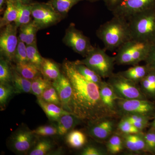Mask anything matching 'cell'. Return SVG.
<instances>
[{"mask_svg": "<svg viewBox=\"0 0 155 155\" xmlns=\"http://www.w3.org/2000/svg\"><path fill=\"white\" fill-rule=\"evenodd\" d=\"M63 72L71 84V112L81 119L91 122L106 117H114L101 99L100 87L87 80L77 71L74 62L64 61Z\"/></svg>", "mask_w": 155, "mask_h": 155, "instance_id": "obj_1", "label": "cell"}, {"mask_svg": "<svg viewBox=\"0 0 155 155\" xmlns=\"http://www.w3.org/2000/svg\"><path fill=\"white\" fill-rule=\"evenodd\" d=\"M97 36L102 41L105 50H117L125 42L132 38L127 19L114 16L101 25L96 31Z\"/></svg>", "mask_w": 155, "mask_h": 155, "instance_id": "obj_2", "label": "cell"}, {"mask_svg": "<svg viewBox=\"0 0 155 155\" xmlns=\"http://www.w3.org/2000/svg\"><path fill=\"white\" fill-rule=\"evenodd\" d=\"M153 42L132 38L116 51V64L119 65H137L146 59Z\"/></svg>", "mask_w": 155, "mask_h": 155, "instance_id": "obj_3", "label": "cell"}, {"mask_svg": "<svg viewBox=\"0 0 155 155\" xmlns=\"http://www.w3.org/2000/svg\"><path fill=\"white\" fill-rule=\"evenodd\" d=\"M127 20L132 38L155 41V9L135 14Z\"/></svg>", "mask_w": 155, "mask_h": 155, "instance_id": "obj_4", "label": "cell"}, {"mask_svg": "<svg viewBox=\"0 0 155 155\" xmlns=\"http://www.w3.org/2000/svg\"><path fill=\"white\" fill-rule=\"evenodd\" d=\"M84 58L76 61L94 70L102 78H109L114 74L115 57L108 55L105 50L94 47Z\"/></svg>", "mask_w": 155, "mask_h": 155, "instance_id": "obj_5", "label": "cell"}, {"mask_svg": "<svg viewBox=\"0 0 155 155\" xmlns=\"http://www.w3.org/2000/svg\"><path fill=\"white\" fill-rule=\"evenodd\" d=\"M32 20L39 30L56 25L64 19L48 3L34 2L31 4Z\"/></svg>", "mask_w": 155, "mask_h": 155, "instance_id": "obj_6", "label": "cell"}, {"mask_svg": "<svg viewBox=\"0 0 155 155\" xmlns=\"http://www.w3.org/2000/svg\"><path fill=\"white\" fill-rule=\"evenodd\" d=\"M107 83L114 89L119 98L125 99H147L137 84L123 77L119 73H114L108 78Z\"/></svg>", "mask_w": 155, "mask_h": 155, "instance_id": "obj_7", "label": "cell"}, {"mask_svg": "<svg viewBox=\"0 0 155 155\" xmlns=\"http://www.w3.org/2000/svg\"><path fill=\"white\" fill-rule=\"evenodd\" d=\"M63 41L67 46L83 57H86L94 48L90 39L78 29L74 23H71L66 29Z\"/></svg>", "mask_w": 155, "mask_h": 155, "instance_id": "obj_8", "label": "cell"}, {"mask_svg": "<svg viewBox=\"0 0 155 155\" xmlns=\"http://www.w3.org/2000/svg\"><path fill=\"white\" fill-rule=\"evenodd\" d=\"M155 9V0H122L111 11L114 16L127 19L135 14Z\"/></svg>", "mask_w": 155, "mask_h": 155, "instance_id": "obj_9", "label": "cell"}, {"mask_svg": "<svg viewBox=\"0 0 155 155\" xmlns=\"http://www.w3.org/2000/svg\"><path fill=\"white\" fill-rule=\"evenodd\" d=\"M2 28L0 34L1 57L11 62L14 61L15 52L19 42L17 35L18 28L14 22Z\"/></svg>", "mask_w": 155, "mask_h": 155, "instance_id": "obj_10", "label": "cell"}, {"mask_svg": "<svg viewBox=\"0 0 155 155\" xmlns=\"http://www.w3.org/2000/svg\"><path fill=\"white\" fill-rule=\"evenodd\" d=\"M118 114L124 116L129 114H140L150 116L155 110L154 104L147 99H125L117 100Z\"/></svg>", "mask_w": 155, "mask_h": 155, "instance_id": "obj_11", "label": "cell"}, {"mask_svg": "<svg viewBox=\"0 0 155 155\" xmlns=\"http://www.w3.org/2000/svg\"><path fill=\"white\" fill-rule=\"evenodd\" d=\"M112 118L106 117L92 122L89 130L90 135L98 141L107 140L115 130V122Z\"/></svg>", "mask_w": 155, "mask_h": 155, "instance_id": "obj_12", "label": "cell"}, {"mask_svg": "<svg viewBox=\"0 0 155 155\" xmlns=\"http://www.w3.org/2000/svg\"><path fill=\"white\" fill-rule=\"evenodd\" d=\"M52 85L55 88L61 102V107L64 110L71 112L72 88L71 84L64 73H61L58 79L54 81Z\"/></svg>", "mask_w": 155, "mask_h": 155, "instance_id": "obj_13", "label": "cell"}, {"mask_svg": "<svg viewBox=\"0 0 155 155\" xmlns=\"http://www.w3.org/2000/svg\"><path fill=\"white\" fill-rule=\"evenodd\" d=\"M99 87L100 96L104 106L114 117L118 116L117 100L119 98L114 89L107 81H103Z\"/></svg>", "mask_w": 155, "mask_h": 155, "instance_id": "obj_14", "label": "cell"}, {"mask_svg": "<svg viewBox=\"0 0 155 155\" xmlns=\"http://www.w3.org/2000/svg\"><path fill=\"white\" fill-rule=\"evenodd\" d=\"M32 131L21 130L17 132L12 139V146L18 153L26 152L30 149L33 141Z\"/></svg>", "mask_w": 155, "mask_h": 155, "instance_id": "obj_15", "label": "cell"}, {"mask_svg": "<svg viewBox=\"0 0 155 155\" xmlns=\"http://www.w3.org/2000/svg\"><path fill=\"white\" fill-rule=\"evenodd\" d=\"M122 136L125 147L130 151H147L144 134L142 132L134 134H122Z\"/></svg>", "mask_w": 155, "mask_h": 155, "instance_id": "obj_16", "label": "cell"}, {"mask_svg": "<svg viewBox=\"0 0 155 155\" xmlns=\"http://www.w3.org/2000/svg\"><path fill=\"white\" fill-rule=\"evenodd\" d=\"M148 65H134L125 71L119 73L128 80L138 84L151 70Z\"/></svg>", "mask_w": 155, "mask_h": 155, "instance_id": "obj_17", "label": "cell"}, {"mask_svg": "<svg viewBox=\"0 0 155 155\" xmlns=\"http://www.w3.org/2000/svg\"><path fill=\"white\" fill-rule=\"evenodd\" d=\"M37 102L48 118L51 120L58 121L61 116L66 114H72L64 110L62 107H59L58 105L46 102L41 98H38Z\"/></svg>", "mask_w": 155, "mask_h": 155, "instance_id": "obj_18", "label": "cell"}, {"mask_svg": "<svg viewBox=\"0 0 155 155\" xmlns=\"http://www.w3.org/2000/svg\"><path fill=\"white\" fill-rule=\"evenodd\" d=\"M40 71L44 77L53 81L58 79L61 74L58 64L53 60L47 58H43Z\"/></svg>", "mask_w": 155, "mask_h": 155, "instance_id": "obj_19", "label": "cell"}, {"mask_svg": "<svg viewBox=\"0 0 155 155\" xmlns=\"http://www.w3.org/2000/svg\"><path fill=\"white\" fill-rule=\"evenodd\" d=\"M19 40L25 43L26 45L37 44L36 34L39 29L31 22L19 27Z\"/></svg>", "mask_w": 155, "mask_h": 155, "instance_id": "obj_20", "label": "cell"}, {"mask_svg": "<svg viewBox=\"0 0 155 155\" xmlns=\"http://www.w3.org/2000/svg\"><path fill=\"white\" fill-rule=\"evenodd\" d=\"M14 69L22 77L32 81L41 74L40 69L29 62L16 63Z\"/></svg>", "mask_w": 155, "mask_h": 155, "instance_id": "obj_21", "label": "cell"}, {"mask_svg": "<svg viewBox=\"0 0 155 155\" xmlns=\"http://www.w3.org/2000/svg\"><path fill=\"white\" fill-rule=\"evenodd\" d=\"M12 82L16 93H27L31 91V81L22 77L14 68L12 70Z\"/></svg>", "mask_w": 155, "mask_h": 155, "instance_id": "obj_22", "label": "cell"}, {"mask_svg": "<svg viewBox=\"0 0 155 155\" xmlns=\"http://www.w3.org/2000/svg\"><path fill=\"white\" fill-rule=\"evenodd\" d=\"M80 119L77 116L72 114H66L61 116L58 121L57 128L58 134L60 135L67 134L77 124Z\"/></svg>", "mask_w": 155, "mask_h": 155, "instance_id": "obj_23", "label": "cell"}, {"mask_svg": "<svg viewBox=\"0 0 155 155\" xmlns=\"http://www.w3.org/2000/svg\"><path fill=\"white\" fill-rule=\"evenodd\" d=\"M6 6L3 17L0 20L1 28L15 22L18 17V9L15 2L11 0H7Z\"/></svg>", "mask_w": 155, "mask_h": 155, "instance_id": "obj_24", "label": "cell"}, {"mask_svg": "<svg viewBox=\"0 0 155 155\" xmlns=\"http://www.w3.org/2000/svg\"><path fill=\"white\" fill-rule=\"evenodd\" d=\"M18 11V17L14 22L18 28L22 25H26L31 22V4L25 5L15 2Z\"/></svg>", "mask_w": 155, "mask_h": 155, "instance_id": "obj_25", "label": "cell"}, {"mask_svg": "<svg viewBox=\"0 0 155 155\" xmlns=\"http://www.w3.org/2000/svg\"><path fill=\"white\" fill-rule=\"evenodd\" d=\"M140 84L142 91L146 96L155 97V70L151 69Z\"/></svg>", "mask_w": 155, "mask_h": 155, "instance_id": "obj_26", "label": "cell"}, {"mask_svg": "<svg viewBox=\"0 0 155 155\" xmlns=\"http://www.w3.org/2000/svg\"><path fill=\"white\" fill-rule=\"evenodd\" d=\"M82 1L84 0H49L48 2L58 13L65 17L73 6Z\"/></svg>", "mask_w": 155, "mask_h": 155, "instance_id": "obj_27", "label": "cell"}, {"mask_svg": "<svg viewBox=\"0 0 155 155\" xmlns=\"http://www.w3.org/2000/svg\"><path fill=\"white\" fill-rule=\"evenodd\" d=\"M74 64L77 71L87 80L97 84L99 86L102 83V78L94 70L76 61L74 62Z\"/></svg>", "mask_w": 155, "mask_h": 155, "instance_id": "obj_28", "label": "cell"}, {"mask_svg": "<svg viewBox=\"0 0 155 155\" xmlns=\"http://www.w3.org/2000/svg\"><path fill=\"white\" fill-rule=\"evenodd\" d=\"M86 140L85 134L80 130H72L67 137V143L73 148H80L83 147L86 143Z\"/></svg>", "mask_w": 155, "mask_h": 155, "instance_id": "obj_29", "label": "cell"}, {"mask_svg": "<svg viewBox=\"0 0 155 155\" xmlns=\"http://www.w3.org/2000/svg\"><path fill=\"white\" fill-rule=\"evenodd\" d=\"M125 147L122 136L118 134H113L107 142V150L108 153L112 154L121 153Z\"/></svg>", "mask_w": 155, "mask_h": 155, "instance_id": "obj_30", "label": "cell"}, {"mask_svg": "<svg viewBox=\"0 0 155 155\" xmlns=\"http://www.w3.org/2000/svg\"><path fill=\"white\" fill-rule=\"evenodd\" d=\"M50 81L42 77L41 76L36 78L31 81V93L37 97H40L46 89L51 85Z\"/></svg>", "mask_w": 155, "mask_h": 155, "instance_id": "obj_31", "label": "cell"}, {"mask_svg": "<svg viewBox=\"0 0 155 155\" xmlns=\"http://www.w3.org/2000/svg\"><path fill=\"white\" fill-rule=\"evenodd\" d=\"M129 120L140 131L146 128L149 125L150 116L140 114H129L123 116Z\"/></svg>", "mask_w": 155, "mask_h": 155, "instance_id": "obj_32", "label": "cell"}, {"mask_svg": "<svg viewBox=\"0 0 155 155\" xmlns=\"http://www.w3.org/2000/svg\"><path fill=\"white\" fill-rule=\"evenodd\" d=\"M27 46V58L28 61L35 65L40 70L43 58L39 52L37 44L26 45Z\"/></svg>", "mask_w": 155, "mask_h": 155, "instance_id": "obj_33", "label": "cell"}, {"mask_svg": "<svg viewBox=\"0 0 155 155\" xmlns=\"http://www.w3.org/2000/svg\"><path fill=\"white\" fill-rule=\"evenodd\" d=\"M9 61L1 57L0 60V82L9 83L12 81V69L9 66Z\"/></svg>", "mask_w": 155, "mask_h": 155, "instance_id": "obj_34", "label": "cell"}, {"mask_svg": "<svg viewBox=\"0 0 155 155\" xmlns=\"http://www.w3.org/2000/svg\"><path fill=\"white\" fill-rule=\"evenodd\" d=\"M40 98L46 102L52 103L58 106H61L60 98L57 91L52 85L49 87L45 90Z\"/></svg>", "mask_w": 155, "mask_h": 155, "instance_id": "obj_35", "label": "cell"}, {"mask_svg": "<svg viewBox=\"0 0 155 155\" xmlns=\"http://www.w3.org/2000/svg\"><path fill=\"white\" fill-rule=\"evenodd\" d=\"M117 127L122 134H134L141 132L129 120L123 117L118 124Z\"/></svg>", "mask_w": 155, "mask_h": 155, "instance_id": "obj_36", "label": "cell"}, {"mask_svg": "<svg viewBox=\"0 0 155 155\" xmlns=\"http://www.w3.org/2000/svg\"><path fill=\"white\" fill-rule=\"evenodd\" d=\"M14 61L16 63L28 62L27 58V46L23 42L19 40L15 52Z\"/></svg>", "mask_w": 155, "mask_h": 155, "instance_id": "obj_37", "label": "cell"}, {"mask_svg": "<svg viewBox=\"0 0 155 155\" xmlns=\"http://www.w3.org/2000/svg\"><path fill=\"white\" fill-rule=\"evenodd\" d=\"M52 145L51 142L47 140H42L39 142L30 153V155H44L51 150Z\"/></svg>", "mask_w": 155, "mask_h": 155, "instance_id": "obj_38", "label": "cell"}, {"mask_svg": "<svg viewBox=\"0 0 155 155\" xmlns=\"http://www.w3.org/2000/svg\"><path fill=\"white\" fill-rule=\"evenodd\" d=\"M14 87L9 83H1L0 84V104L1 106L5 105L10 98Z\"/></svg>", "mask_w": 155, "mask_h": 155, "instance_id": "obj_39", "label": "cell"}, {"mask_svg": "<svg viewBox=\"0 0 155 155\" xmlns=\"http://www.w3.org/2000/svg\"><path fill=\"white\" fill-rule=\"evenodd\" d=\"M32 132L34 134L41 136H50L58 134L57 127H53L51 125L40 126L32 130Z\"/></svg>", "mask_w": 155, "mask_h": 155, "instance_id": "obj_40", "label": "cell"}, {"mask_svg": "<svg viewBox=\"0 0 155 155\" xmlns=\"http://www.w3.org/2000/svg\"><path fill=\"white\" fill-rule=\"evenodd\" d=\"M145 140L146 143L147 151L150 153L155 152V130H151L144 134Z\"/></svg>", "mask_w": 155, "mask_h": 155, "instance_id": "obj_41", "label": "cell"}, {"mask_svg": "<svg viewBox=\"0 0 155 155\" xmlns=\"http://www.w3.org/2000/svg\"><path fill=\"white\" fill-rule=\"evenodd\" d=\"M145 62L151 69L155 70V41L153 43Z\"/></svg>", "mask_w": 155, "mask_h": 155, "instance_id": "obj_42", "label": "cell"}, {"mask_svg": "<svg viewBox=\"0 0 155 155\" xmlns=\"http://www.w3.org/2000/svg\"><path fill=\"white\" fill-rule=\"evenodd\" d=\"M82 155H103L105 154V153L98 148L93 146L86 147L81 153Z\"/></svg>", "mask_w": 155, "mask_h": 155, "instance_id": "obj_43", "label": "cell"}, {"mask_svg": "<svg viewBox=\"0 0 155 155\" xmlns=\"http://www.w3.org/2000/svg\"><path fill=\"white\" fill-rule=\"evenodd\" d=\"M122 0H104V2L106 7L111 11Z\"/></svg>", "mask_w": 155, "mask_h": 155, "instance_id": "obj_44", "label": "cell"}, {"mask_svg": "<svg viewBox=\"0 0 155 155\" xmlns=\"http://www.w3.org/2000/svg\"><path fill=\"white\" fill-rule=\"evenodd\" d=\"M11 1L14 2H18L25 5H31L35 2L33 0H11Z\"/></svg>", "mask_w": 155, "mask_h": 155, "instance_id": "obj_45", "label": "cell"}, {"mask_svg": "<svg viewBox=\"0 0 155 155\" xmlns=\"http://www.w3.org/2000/svg\"><path fill=\"white\" fill-rule=\"evenodd\" d=\"M7 0H0V11L1 12L3 11L5 5H6Z\"/></svg>", "mask_w": 155, "mask_h": 155, "instance_id": "obj_46", "label": "cell"}, {"mask_svg": "<svg viewBox=\"0 0 155 155\" xmlns=\"http://www.w3.org/2000/svg\"><path fill=\"white\" fill-rule=\"evenodd\" d=\"M151 125L152 128L155 130V115L153 121V122H152Z\"/></svg>", "mask_w": 155, "mask_h": 155, "instance_id": "obj_47", "label": "cell"}, {"mask_svg": "<svg viewBox=\"0 0 155 155\" xmlns=\"http://www.w3.org/2000/svg\"><path fill=\"white\" fill-rule=\"evenodd\" d=\"M86 1H88V2H97V1H101V0H86ZM102 1H104V0H102Z\"/></svg>", "mask_w": 155, "mask_h": 155, "instance_id": "obj_48", "label": "cell"}]
</instances>
